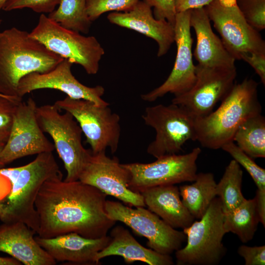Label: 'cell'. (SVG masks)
<instances>
[{"mask_svg":"<svg viewBox=\"0 0 265 265\" xmlns=\"http://www.w3.org/2000/svg\"><path fill=\"white\" fill-rule=\"evenodd\" d=\"M62 176L46 181L37 194V235L51 238L74 232L88 238L107 236L116 222L106 212L107 195L80 180L63 181Z\"/></svg>","mask_w":265,"mask_h":265,"instance_id":"cell-1","label":"cell"},{"mask_svg":"<svg viewBox=\"0 0 265 265\" xmlns=\"http://www.w3.org/2000/svg\"><path fill=\"white\" fill-rule=\"evenodd\" d=\"M60 176L63 175L52 152L39 154L23 166L0 168V221L23 222L37 234V194L46 181Z\"/></svg>","mask_w":265,"mask_h":265,"instance_id":"cell-2","label":"cell"},{"mask_svg":"<svg viewBox=\"0 0 265 265\" xmlns=\"http://www.w3.org/2000/svg\"><path fill=\"white\" fill-rule=\"evenodd\" d=\"M63 59L26 31L12 27L0 31V94L19 97L22 78L33 72H49Z\"/></svg>","mask_w":265,"mask_h":265,"instance_id":"cell-3","label":"cell"},{"mask_svg":"<svg viewBox=\"0 0 265 265\" xmlns=\"http://www.w3.org/2000/svg\"><path fill=\"white\" fill-rule=\"evenodd\" d=\"M258 83L245 78L235 83L220 106L207 115L194 118L196 140L203 147L216 150L233 141L239 126L248 118L261 113Z\"/></svg>","mask_w":265,"mask_h":265,"instance_id":"cell-4","label":"cell"},{"mask_svg":"<svg viewBox=\"0 0 265 265\" xmlns=\"http://www.w3.org/2000/svg\"><path fill=\"white\" fill-rule=\"evenodd\" d=\"M53 105L37 106L36 116L44 132L48 133L53 141L55 149L62 159L67 172L64 181L79 180L85 164L92 155L82 144V130L69 112L61 113Z\"/></svg>","mask_w":265,"mask_h":265,"instance_id":"cell-5","label":"cell"},{"mask_svg":"<svg viewBox=\"0 0 265 265\" xmlns=\"http://www.w3.org/2000/svg\"><path fill=\"white\" fill-rule=\"evenodd\" d=\"M183 229L186 244L175 251L178 265H216L226 253L222 240L223 212L220 200L215 197L205 214Z\"/></svg>","mask_w":265,"mask_h":265,"instance_id":"cell-6","label":"cell"},{"mask_svg":"<svg viewBox=\"0 0 265 265\" xmlns=\"http://www.w3.org/2000/svg\"><path fill=\"white\" fill-rule=\"evenodd\" d=\"M29 34L53 53L81 66L87 74L98 73L105 50L95 37L66 28L44 14Z\"/></svg>","mask_w":265,"mask_h":265,"instance_id":"cell-7","label":"cell"},{"mask_svg":"<svg viewBox=\"0 0 265 265\" xmlns=\"http://www.w3.org/2000/svg\"><path fill=\"white\" fill-rule=\"evenodd\" d=\"M142 118L155 130V138L147 152L156 159L178 154L186 142L196 140L194 118L180 106L172 103L148 106Z\"/></svg>","mask_w":265,"mask_h":265,"instance_id":"cell-8","label":"cell"},{"mask_svg":"<svg viewBox=\"0 0 265 265\" xmlns=\"http://www.w3.org/2000/svg\"><path fill=\"white\" fill-rule=\"evenodd\" d=\"M54 105L60 110L70 113L80 125L91 147L93 154L110 148L115 153L121 135L120 118L107 106H99L84 99L67 96L56 101Z\"/></svg>","mask_w":265,"mask_h":265,"instance_id":"cell-9","label":"cell"},{"mask_svg":"<svg viewBox=\"0 0 265 265\" xmlns=\"http://www.w3.org/2000/svg\"><path fill=\"white\" fill-rule=\"evenodd\" d=\"M105 209L110 218L124 223L146 238L147 245L159 253L170 255L182 248L186 240L183 231L173 228L144 207L132 208L118 201L106 200Z\"/></svg>","mask_w":265,"mask_h":265,"instance_id":"cell-10","label":"cell"},{"mask_svg":"<svg viewBox=\"0 0 265 265\" xmlns=\"http://www.w3.org/2000/svg\"><path fill=\"white\" fill-rule=\"evenodd\" d=\"M201 152L198 147L187 154L164 156L151 163L122 164L130 175V188L139 193L149 187L192 182L197 174L196 161Z\"/></svg>","mask_w":265,"mask_h":265,"instance_id":"cell-11","label":"cell"},{"mask_svg":"<svg viewBox=\"0 0 265 265\" xmlns=\"http://www.w3.org/2000/svg\"><path fill=\"white\" fill-rule=\"evenodd\" d=\"M196 80L186 92L174 97L172 103L185 108L194 118L205 116L213 111L235 83L236 67H211L196 65Z\"/></svg>","mask_w":265,"mask_h":265,"instance_id":"cell-12","label":"cell"},{"mask_svg":"<svg viewBox=\"0 0 265 265\" xmlns=\"http://www.w3.org/2000/svg\"><path fill=\"white\" fill-rule=\"evenodd\" d=\"M37 106L31 97L17 105L9 137L0 154L2 167L17 159L53 152L55 149L38 124L36 116Z\"/></svg>","mask_w":265,"mask_h":265,"instance_id":"cell-13","label":"cell"},{"mask_svg":"<svg viewBox=\"0 0 265 265\" xmlns=\"http://www.w3.org/2000/svg\"><path fill=\"white\" fill-rule=\"evenodd\" d=\"M228 53L236 60L243 53L265 54V42L259 31L245 19L238 6L226 8L214 0L204 7Z\"/></svg>","mask_w":265,"mask_h":265,"instance_id":"cell-14","label":"cell"},{"mask_svg":"<svg viewBox=\"0 0 265 265\" xmlns=\"http://www.w3.org/2000/svg\"><path fill=\"white\" fill-rule=\"evenodd\" d=\"M192 10L177 13L174 24L177 54L173 69L167 79L159 87L141 95L145 102H153L167 93L182 95L191 88L196 80L193 63L190 17Z\"/></svg>","mask_w":265,"mask_h":265,"instance_id":"cell-15","label":"cell"},{"mask_svg":"<svg viewBox=\"0 0 265 265\" xmlns=\"http://www.w3.org/2000/svg\"><path fill=\"white\" fill-rule=\"evenodd\" d=\"M130 179L129 171L120 163L119 159L115 157L110 158L103 151L92 153L79 180L130 207H145L141 194L130 188Z\"/></svg>","mask_w":265,"mask_h":265,"instance_id":"cell-16","label":"cell"},{"mask_svg":"<svg viewBox=\"0 0 265 265\" xmlns=\"http://www.w3.org/2000/svg\"><path fill=\"white\" fill-rule=\"evenodd\" d=\"M72 65L68 59H64L49 72H33L25 76L19 82L18 97L23 98L35 90L52 89L62 91L72 99L89 100L99 106H109L102 98L105 91L104 87H89L80 83L71 72Z\"/></svg>","mask_w":265,"mask_h":265,"instance_id":"cell-17","label":"cell"},{"mask_svg":"<svg viewBox=\"0 0 265 265\" xmlns=\"http://www.w3.org/2000/svg\"><path fill=\"white\" fill-rule=\"evenodd\" d=\"M152 7L140 0L131 10L108 14V21L119 26L137 31L154 40L158 45L157 56L161 57L175 42L174 26L155 18Z\"/></svg>","mask_w":265,"mask_h":265,"instance_id":"cell-18","label":"cell"},{"mask_svg":"<svg viewBox=\"0 0 265 265\" xmlns=\"http://www.w3.org/2000/svg\"><path fill=\"white\" fill-rule=\"evenodd\" d=\"M38 243L54 260L76 264H96L97 254L111 240L110 236L88 238L71 232L51 238L35 237Z\"/></svg>","mask_w":265,"mask_h":265,"instance_id":"cell-19","label":"cell"},{"mask_svg":"<svg viewBox=\"0 0 265 265\" xmlns=\"http://www.w3.org/2000/svg\"><path fill=\"white\" fill-rule=\"evenodd\" d=\"M36 232L16 222L0 225V251L25 265H54V260L36 241Z\"/></svg>","mask_w":265,"mask_h":265,"instance_id":"cell-20","label":"cell"},{"mask_svg":"<svg viewBox=\"0 0 265 265\" xmlns=\"http://www.w3.org/2000/svg\"><path fill=\"white\" fill-rule=\"evenodd\" d=\"M190 26L196 35L193 55L198 64L211 67H236V60L213 31L211 21L204 8L191 10Z\"/></svg>","mask_w":265,"mask_h":265,"instance_id":"cell-21","label":"cell"},{"mask_svg":"<svg viewBox=\"0 0 265 265\" xmlns=\"http://www.w3.org/2000/svg\"><path fill=\"white\" fill-rule=\"evenodd\" d=\"M148 210L173 228L185 229L195 218L181 199L179 188L175 185L149 187L139 192Z\"/></svg>","mask_w":265,"mask_h":265,"instance_id":"cell-22","label":"cell"},{"mask_svg":"<svg viewBox=\"0 0 265 265\" xmlns=\"http://www.w3.org/2000/svg\"><path fill=\"white\" fill-rule=\"evenodd\" d=\"M110 236L111 240L109 243L96 255V264L105 257L119 256H121L127 264L141 261L150 265H174L170 255L162 254L143 246L129 230L122 226L113 227Z\"/></svg>","mask_w":265,"mask_h":265,"instance_id":"cell-23","label":"cell"},{"mask_svg":"<svg viewBox=\"0 0 265 265\" xmlns=\"http://www.w3.org/2000/svg\"><path fill=\"white\" fill-rule=\"evenodd\" d=\"M216 184L212 173L201 172L192 183L179 187L182 202L195 218L200 219L216 197Z\"/></svg>","mask_w":265,"mask_h":265,"instance_id":"cell-24","label":"cell"},{"mask_svg":"<svg viewBox=\"0 0 265 265\" xmlns=\"http://www.w3.org/2000/svg\"><path fill=\"white\" fill-rule=\"evenodd\" d=\"M260 219L255 197L246 199L232 211L223 213V228L226 233L236 234L242 243L251 240Z\"/></svg>","mask_w":265,"mask_h":265,"instance_id":"cell-25","label":"cell"},{"mask_svg":"<svg viewBox=\"0 0 265 265\" xmlns=\"http://www.w3.org/2000/svg\"><path fill=\"white\" fill-rule=\"evenodd\" d=\"M233 141L251 158H265V117L260 113L245 120L236 132Z\"/></svg>","mask_w":265,"mask_h":265,"instance_id":"cell-26","label":"cell"},{"mask_svg":"<svg viewBox=\"0 0 265 265\" xmlns=\"http://www.w3.org/2000/svg\"><path fill=\"white\" fill-rule=\"evenodd\" d=\"M242 177L240 165L234 159L231 160L216 186L223 213L232 211L246 200L241 191Z\"/></svg>","mask_w":265,"mask_h":265,"instance_id":"cell-27","label":"cell"},{"mask_svg":"<svg viewBox=\"0 0 265 265\" xmlns=\"http://www.w3.org/2000/svg\"><path fill=\"white\" fill-rule=\"evenodd\" d=\"M56 10L48 17L63 27L87 34L92 22L86 11V0H60Z\"/></svg>","mask_w":265,"mask_h":265,"instance_id":"cell-28","label":"cell"},{"mask_svg":"<svg viewBox=\"0 0 265 265\" xmlns=\"http://www.w3.org/2000/svg\"><path fill=\"white\" fill-rule=\"evenodd\" d=\"M249 173L257 187L255 195L258 211L262 224L265 223V169L259 166L252 158L245 153L233 141H230L221 148Z\"/></svg>","mask_w":265,"mask_h":265,"instance_id":"cell-29","label":"cell"},{"mask_svg":"<svg viewBox=\"0 0 265 265\" xmlns=\"http://www.w3.org/2000/svg\"><path fill=\"white\" fill-rule=\"evenodd\" d=\"M140 0H86V11L92 22L105 13L126 12L132 9Z\"/></svg>","mask_w":265,"mask_h":265,"instance_id":"cell-30","label":"cell"},{"mask_svg":"<svg viewBox=\"0 0 265 265\" xmlns=\"http://www.w3.org/2000/svg\"><path fill=\"white\" fill-rule=\"evenodd\" d=\"M237 6L250 26L259 31L265 28V0H237Z\"/></svg>","mask_w":265,"mask_h":265,"instance_id":"cell-31","label":"cell"},{"mask_svg":"<svg viewBox=\"0 0 265 265\" xmlns=\"http://www.w3.org/2000/svg\"><path fill=\"white\" fill-rule=\"evenodd\" d=\"M22 101L20 97L0 95V140L4 143L10 134L16 106Z\"/></svg>","mask_w":265,"mask_h":265,"instance_id":"cell-32","label":"cell"},{"mask_svg":"<svg viewBox=\"0 0 265 265\" xmlns=\"http://www.w3.org/2000/svg\"><path fill=\"white\" fill-rule=\"evenodd\" d=\"M60 0H8L2 10L10 11L29 8L39 13H50L55 10Z\"/></svg>","mask_w":265,"mask_h":265,"instance_id":"cell-33","label":"cell"},{"mask_svg":"<svg viewBox=\"0 0 265 265\" xmlns=\"http://www.w3.org/2000/svg\"><path fill=\"white\" fill-rule=\"evenodd\" d=\"M154 8L153 15L158 20H166L174 26L176 12L175 0H143Z\"/></svg>","mask_w":265,"mask_h":265,"instance_id":"cell-34","label":"cell"},{"mask_svg":"<svg viewBox=\"0 0 265 265\" xmlns=\"http://www.w3.org/2000/svg\"><path fill=\"white\" fill-rule=\"evenodd\" d=\"M238 253L245 261V265H265V246H249L244 244L238 248Z\"/></svg>","mask_w":265,"mask_h":265,"instance_id":"cell-35","label":"cell"},{"mask_svg":"<svg viewBox=\"0 0 265 265\" xmlns=\"http://www.w3.org/2000/svg\"><path fill=\"white\" fill-rule=\"evenodd\" d=\"M242 59L250 65L259 76L261 82L265 84V54L243 53L241 55Z\"/></svg>","mask_w":265,"mask_h":265,"instance_id":"cell-36","label":"cell"},{"mask_svg":"<svg viewBox=\"0 0 265 265\" xmlns=\"http://www.w3.org/2000/svg\"><path fill=\"white\" fill-rule=\"evenodd\" d=\"M214 0H175L176 13L205 7Z\"/></svg>","mask_w":265,"mask_h":265,"instance_id":"cell-37","label":"cell"},{"mask_svg":"<svg viewBox=\"0 0 265 265\" xmlns=\"http://www.w3.org/2000/svg\"><path fill=\"white\" fill-rule=\"evenodd\" d=\"M22 264L12 257H0V265H21Z\"/></svg>","mask_w":265,"mask_h":265,"instance_id":"cell-38","label":"cell"},{"mask_svg":"<svg viewBox=\"0 0 265 265\" xmlns=\"http://www.w3.org/2000/svg\"><path fill=\"white\" fill-rule=\"evenodd\" d=\"M219 3L226 8H231L237 6V0H217Z\"/></svg>","mask_w":265,"mask_h":265,"instance_id":"cell-39","label":"cell"},{"mask_svg":"<svg viewBox=\"0 0 265 265\" xmlns=\"http://www.w3.org/2000/svg\"><path fill=\"white\" fill-rule=\"evenodd\" d=\"M5 143L2 142V141L0 140V154L5 145ZM0 168H2L0 165Z\"/></svg>","mask_w":265,"mask_h":265,"instance_id":"cell-40","label":"cell"},{"mask_svg":"<svg viewBox=\"0 0 265 265\" xmlns=\"http://www.w3.org/2000/svg\"><path fill=\"white\" fill-rule=\"evenodd\" d=\"M8 0H0V11L2 9L3 5Z\"/></svg>","mask_w":265,"mask_h":265,"instance_id":"cell-41","label":"cell"},{"mask_svg":"<svg viewBox=\"0 0 265 265\" xmlns=\"http://www.w3.org/2000/svg\"><path fill=\"white\" fill-rule=\"evenodd\" d=\"M1 22H2V20L0 19V25L1 24Z\"/></svg>","mask_w":265,"mask_h":265,"instance_id":"cell-42","label":"cell"},{"mask_svg":"<svg viewBox=\"0 0 265 265\" xmlns=\"http://www.w3.org/2000/svg\"><path fill=\"white\" fill-rule=\"evenodd\" d=\"M0 95H2V94H0Z\"/></svg>","mask_w":265,"mask_h":265,"instance_id":"cell-43","label":"cell"}]
</instances>
